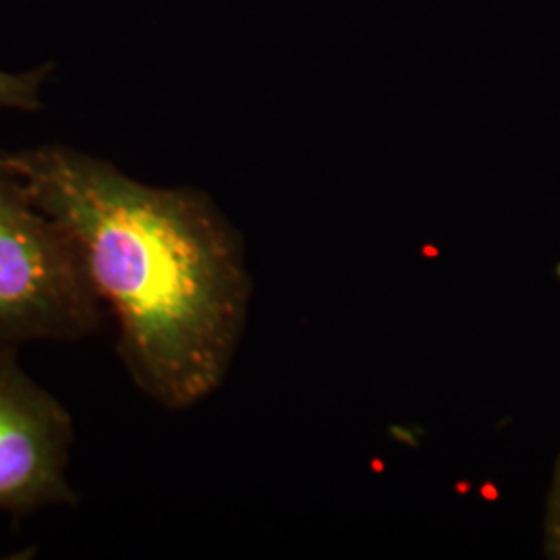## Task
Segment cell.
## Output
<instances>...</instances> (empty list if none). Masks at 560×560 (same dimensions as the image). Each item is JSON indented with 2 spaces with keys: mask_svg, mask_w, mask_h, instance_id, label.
Instances as JSON below:
<instances>
[{
  "mask_svg": "<svg viewBox=\"0 0 560 560\" xmlns=\"http://www.w3.org/2000/svg\"><path fill=\"white\" fill-rule=\"evenodd\" d=\"M73 442L67 407L23 370L18 349L0 347V513L21 520L75 506L67 478Z\"/></svg>",
  "mask_w": 560,
  "mask_h": 560,
  "instance_id": "3957f363",
  "label": "cell"
},
{
  "mask_svg": "<svg viewBox=\"0 0 560 560\" xmlns=\"http://www.w3.org/2000/svg\"><path fill=\"white\" fill-rule=\"evenodd\" d=\"M44 212L78 241L119 326L133 386L168 411L221 388L252 301L240 231L194 187H154L62 143L9 152Z\"/></svg>",
  "mask_w": 560,
  "mask_h": 560,
  "instance_id": "6da1fadb",
  "label": "cell"
},
{
  "mask_svg": "<svg viewBox=\"0 0 560 560\" xmlns=\"http://www.w3.org/2000/svg\"><path fill=\"white\" fill-rule=\"evenodd\" d=\"M557 538H559V544H560V494H559V515H557Z\"/></svg>",
  "mask_w": 560,
  "mask_h": 560,
  "instance_id": "5b68a950",
  "label": "cell"
},
{
  "mask_svg": "<svg viewBox=\"0 0 560 560\" xmlns=\"http://www.w3.org/2000/svg\"><path fill=\"white\" fill-rule=\"evenodd\" d=\"M106 314L78 241L0 148V347L88 339Z\"/></svg>",
  "mask_w": 560,
  "mask_h": 560,
  "instance_id": "7a4b0ae2",
  "label": "cell"
},
{
  "mask_svg": "<svg viewBox=\"0 0 560 560\" xmlns=\"http://www.w3.org/2000/svg\"><path fill=\"white\" fill-rule=\"evenodd\" d=\"M52 67L42 65L32 71L9 73L0 69V110L34 113L42 108V88Z\"/></svg>",
  "mask_w": 560,
  "mask_h": 560,
  "instance_id": "277c9868",
  "label": "cell"
}]
</instances>
